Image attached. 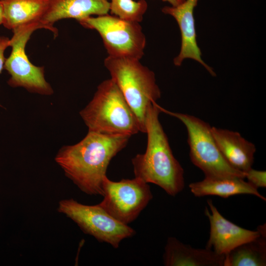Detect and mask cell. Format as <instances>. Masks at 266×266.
Segmentation results:
<instances>
[{"instance_id":"22","label":"cell","mask_w":266,"mask_h":266,"mask_svg":"<svg viewBox=\"0 0 266 266\" xmlns=\"http://www.w3.org/2000/svg\"><path fill=\"white\" fill-rule=\"evenodd\" d=\"M3 22V10L2 3L0 0V25Z\"/></svg>"},{"instance_id":"16","label":"cell","mask_w":266,"mask_h":266,"mask_svg":"<svg viewBox=\"0 0 266 266\" xmlns=\"http://www.w3.org/2000/svg\"><path fill=\"white\" fill-rule=\"evenodd\" d=\"M0 0L3 10L2 25L12 31L32 23H41L49 5V0Z\"/></svg>"},{"instance_id":"17","label":"cell","mask_w":266,"mask_h":266,"mask_svg":"<svg viewBox=\"0 0 266 266\" xmlns=\"http://www.w3.org/2000/svg\"><path fill=\"white\" fill-rule=\"evenodd\" d=\"M266 224L257 229L260 235L244 243L225 255L224 266H266Z\"/></svg>"},{"instance_id":"1","label":"cell","mask_w":266,"mask_h":266,"mask_svg":"<svg viewBox=\"0 0 266 266\" xmlns=\"http://www.w3.org/2000/svg\"><path fill=\"white\" fill-rule=\"evenodd\" d=\"M131 136L88 132L80 142L62 147L55 161L66 175L84 193L103 196L102 180L111 161Z\"/></svg>"},{"instance_id":"4","label":"cell","mask_w":266,"mask_h":266,"mask_svg":"<svg viewBox=\"0 0 266 266\" xmlns=\"http://www.w3.org/2000/svg\"><path fill=\"white\" fill-rule=\"evenodd\" d=\"M104 65L134 113L141 132L145 133L147 109L161 96L154 72L134 59L108 56Z\"/></svg>"},{"instance_id":"9","label":"cell","mask_w":266,"mask_h":266,"mask_svg":"<svg viewBox=\"0 0 266 266\" xmlns=\"http://www.w3.org/2000/svg\"><path fill=\"white\" fill-rule=\"evenodd\" d=\"M103 199L99 204L119 222L128 225L135 220L153 198L150 186L140 179L102 180Z\"/></svg>"},{"instance_id":"8","label":"cell","mask_w":266,"mask_h":266,"mask_svg":"<svg viewBox=\"0 0 266 266\" xmlns=\"http://www.w3.org/2000/svg\"><path fill=\"white\" fill-rule=\"evenodd\" d=\"M58 211L74 221L85 233L97 240L118 248L124 239L133 236L135 231L108 214L99 204L88 205L66 199L59 202Z\"/></svg>"},{"instance_id":"10","label":"cell","mask_w":266,"mask_h":266,"mask_svg":"<svg viewBox=\"0 0 266 266\" xmlns=\"http://www.w3.org/2000/svg\"><path fill=\"white\" fill-rule=\"evenodd\" d=\"M210 209L206 207L205 215L210 226L209 238L206 247L219 255H225L237 246L252 240L260 235L257 229L251 231L241 228L224 217L211 199L207 200Z\"/></svg>"},{"instance_id":"12","label":"cell","mask_w":266,"mask_h":266,"mask_svg":"<svg viewBox=\"0 0 266 266\" xmlns=\"http://www.w3.org/2000/svg\"><path fill=\"white\" fill-rule=\"evenodd\" d=\"M109 11L108 0H49L48 9L41 23L56 37L58 30L53 25L59 20L74 19L79 22L93 15L107 14Z\"/></svg>"},{"instance_id":"21","label":"cell","mask_w":266,"mask_h":266,"mask_svg":"<svg viewBox=\"0 0 266 266\" xmlns=\"http://www.w3.org/2000/svg\"><path fill=\"white\" fill-rule=\"evenodd\" d=\"M170 4V6H177L182 3L185 0H162Z\"/></svg>"},{"instance_id":"7","label":"cell","mask_w":266,"mask_h":266,"mask_svg":"<svg viewBox=\"0 0 266 266\" xmlns=\"http://www.w3.org/2000/svg\"><path fill=\"white\" fill-rule=\"evenodd\" d=\"M45 29L40 23L22 26L12 30L10 39L11 52L5 59L4 69L10 77L7 81L12 87H23L31 93L50 95L53 90L44 77L43 66L33 65L26 53V46L32 33L38 29Z\"/></svg>"},{"instance_id":"13","label":"cell","mask_w":266,"mask_h":266,"mask_svg":"<svg viewBox=\"0 0 266 266\" xmlns=\"http://www.w3.org/2000/svg\"><path fill=\"white\" fill-rule=\"evenodd\" d=\"M214 140L226 161L244 173L252 168L256 149L255 145L236 132L211 127Z\"/></svg>"},{"instance_id":"15","label":"cell","mask_w":266,"mask_h":266,"mask_svg":"<svg viewBox=\"0 0 266 266\" xmlns=\"http://www.w3.org/2000/svg\"><path fill=\"white\" fill-rule=\"evenodd\" d=\"M192 193L197 197L217 196L223 198L241 194L254 195L266 201L262 195L248 182L240 177L209 178L189 185Z\"/></svg>"},{"instance_id":"19","label":"cell","mask_w":266,"mask_h":266,"mask_svg":"<svg viewBox=\"0 0 266 266\" xmlns=\"http://www.w3.org/2000/svg\"><path fill=\"white\" fill-rule=\"evenodd\" d=\"M245 177L247 182L257 189L266 187V171L256 170L252 167L245 173Z\"/></svg>"},{"instance_id":"11","label":"cell","mask_w":266,"mask_h":266,"mask_svg":"<svg viewBox=\"0 0 266 266\" xmlns=\"http://www.w3.org/2000/svg\"><path fill=\"white\" fill-rule=\"evenodd\" d=\"M199 1L185 0L177 6H164L162 12L174 18L180 31L181 47L178 54L173 59L174 65L179 66L184 60L191 59L199 62L210 74H212V68L201 58V52L197 41L194 11Z\"/></svg>"},{"instance_id":"6","label":"cell","mask_w":266,"mask_h":266,"mask_svg":"<svg viewBox=\"0 0 266 266\" xmlns=\"http://www.w3.org/2000/svg\"><path fill=\"white\" fill-rule=\"evenodd\" d=\"M78 22L99 33L109 56L140 60L144 54L146 39L139 22L108 13L90 16Z\"/></svg>"},{"instance_id":"14","label":"cell","mask_w":266,"mask_h":266,"mask_svg":"<svg viewBox=\"0 0 266 266\" xmlns=\"http://www.w3.org/2000/svg\"><path fill=\"white\" fill-rule=\"evenodd\" d=\"M225 255L212 250L195 248L169 237L165 248L164 264L166 266H224Z\"/></svg>"},{"instance_id":"5","label":"cell","mask_w":266,"mask_h":266,"mask_svg":"<svg viewBox=\"0 0 266 266\" xmlns=\"http://www.w3.org/2000/svg\"><path fill=\"white\" fill-rule=\"evenodd\" d=\"M160 108L161 112L177 118L186 127L191 160L205 177L245 178V173L231 166L221 153L209 124L193 115Z\"/></svg>"},{"instance_id":"3","label":"cell","mask_w":266,"mask_h":266,"mask_svg":"<svg viewBox=\"0 0 266 266\" xmlns=\"http://www.w3.org/2000/svg\"><path fill=\"white\" fill-rule=\"evenodd\" d=\"M80 115L88 132L130 136L141 132L134 113L111 78L99 85L92 100Z\"/></svg>"},{"instance_id":"2","label":"cell","mask_w":266,"mask_h":266,"mask_svg":"<svg viewBox=\"0 0 266 266\" xmlns=\"http://www.w3.org/2000/svg\"><path fill=\"white\" fill-rule=\"evenodd\" d=\"M160 105L154 102L146 114V151L132 159L135 177L153 183L174 197L184 189V170L174 157L167 137L159 121Z\"/></svg>"},{"instance_id":"18","label":"cell","mask_w":266,"mask_h":266,"mask_svg":"<svg viewBox=\"0 0 266 266\" xmlns=\"http://www.w3.org/2000/svg\"><path fill=\"white\" fill-rule=\"evenodd\" d=\"M147 8L145 0H110L109 12L121 19L140 23Z\"/></svg>"},{"instance_id":"20","label":"cell","mask_w":266,"mask_h":266,"mask_svg":"<svg viewBox=\"0 0 266 266\" xmlns=\"http://www.w3.org/2000/svg\"><path fill=\"white\" fill-rule=\"evenodd\" d=\"M10 39L5 36H0V73L4 69L5 58L4 53L5 49L9 46Z\"/></svg>"}]
</instances>
